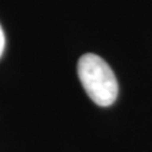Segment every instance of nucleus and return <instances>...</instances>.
<instances>
[{
	"label": "nucleus",
	"instance_id": "nucleus-1",
	"mask_svg": "<svg viewBox=\"0 0 152 152\" xmlns=\"http://www.w3.org/2000/svg\"><path fill=\"white\" fill-rule=\"evenodd\" d=\"M77 74L89 98L99 107H109L118 96V81L102 57L86 53L77 62Z\"/></svg>",
	"mask_w": 152,
	"mask_h": 152
},
{
	"label": "nucleus",
	"instance_id": "nucleus-2",
	"mask_svg": "<svg viewBox=\"0 0 152 152\" xmlns=\"http://www.w3.org/2000/svg\"><path fill=\"white\" fill-rule=\"evenodd\" d=\"M4 47H5V36H4L3 28H1V26H0V57H1V55H3Z\"/></svg>",
	"mask_w": 152,
	"mask_h": 152
}]
</instances>
